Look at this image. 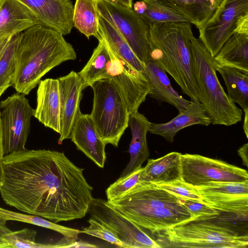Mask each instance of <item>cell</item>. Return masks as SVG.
I'll list each match as a JSON object with an SVG mask.
<instances>
[{"label": "cell", "mask_w": 248, "mask_h": 248, "mask_svg": "<svg viewBox=\"0 0 248 248\" xmlns=\"http://www.w3.org/2000/svg\"><path fill=\"white\" fill-rule=\"evenodd\" d=\"M83 170L63 152H13L1 162L0 195L6 204L55 223L81 218L93 199Z\"/></svg>", "instance_id": "cell-1"}, {"label": "cell", "mask_w": 248, "mask_h": 248, "mask_svg": "<svg viewBox=\"0 0 248 248\" xmlns=\"http://www.w3.org/2000/svg\"><path fill=\"white\" fill-rule=\"evenodd\" d=\"M76 58L74 48L63 34L35 25L19 33L12 86L17 93L27 95L50 70Z\"/></svg>", "instance_id": "cell-2"}, {"label": "cell", "mask_w": 248, "mask_h": 248, "mask_svg": "<svg viewBox=\"0 0 248 248\" xmlns=\"http://www.w3.org/2000/svg\"><path fill=\"white\" fill-rule=\"evenodd\" d=\"M192 34L188 22L150 25L149 60L169 74L184 94L199 102L191 48Z\"/></svg>", "instance_id": "cell-3"}, {"label": "cell", "mask_w": 248, "mask_h": 248, "mask_svg": "<svg viewBox=\"0 0 248 248\" xmlns=\"http://www.w3.org/2000/svg\"><path fill=\"white\" fill-rule=\"evenodd\" d=\"M199 102L213 124L231 126L241 121L243 112L229 97L217 75L214 57L193 34L190 38Z\"/></svg>", "instance_id": "cell-4"}, {"label": "cell", "mask_w": 248, "mask_h": 248, "mask_svg": "<svg viewBox=\"0 0 248 248\" xmlns=\"http://www.w3.org/2000/svg\"><path fill=\"white\" fill-rule=\"evenodd\" d=\"M161 248H247L248 235L216 223L204 216L198 217L157 233Z\"/></svg>", "instance_id": "cell-5"}, {"label": "cell", "mask_w": 248, "mask_h": 248, "mask_svg": "<svg viewBox=\"0 0 248 248\" xmlns=\"http://www.w3.org/2000/svg\"><path fill=\"white\" fill-rule=\"evenodd\" d=\"M90 87L93 98L89 115L105 144L117 147L128 126L130 113L126 104L111 78L98 80Z\"/></svg>", "instance_id": "cell-6"}, {"label": "cell", "mask_w": 248, "mask_h": 248, "mask_svg": "<svg viewBox=\"0 0 248 248\" xmlns=\"http://www.w3.org/2000/svg\"><path fill=\"white\" fill-rule=\"evenodd\" d=\"M198 29L199 39L214 57L234 32L248 33V0H222Z\"/></svg>", "instance_id": "cell-7"}, {"label": "cell", "mask_w": 248, "mask_h": 248, "mask_svg": "<svg viewBox=\"0 0 248 248\" xmlns=\"http://www.w3.org/2000/svg\"><path fill=\"white\" fill-rule=\"evenodd\" d=\"M181 177L196 187L212 182H248L246 170L222 160L196 154H181Z\"/></svg>", "instance_id": "cell-8"}, {"label": "cell", "mask_w": 248, "mask_h": 248, "mask_svg": "<svg viewBox=\"0 0 248 248\" xmlns=\"http://www.w3.org/2000/svg\"><path fill=\"white\" fill-rule=\"evenodd\" d=\"M179 200L157 184L139 182L122 196L108 202L139 226L157 209L178 203Z\"/></svg>", "instance_id": "cell-9"}, {"label": "cell", "mask_w": 248, "mask_h": 248, "mask_svg": "<svg viewBox=\"0 0 248 248\" xmlns=\"http://www.w3.org/2000/svg\"><path fill=\"white\" fill-rule=\"evenodd\" d=\"M34 112L23 93H15L0 102L4 155L26 149Z\"/></svg>", "instance_id": "cell-10"}, {"label": "cell", "mask_w": 248, "mask_h": 248, "mask_svg": "<svg viewBox=\"0 0 248 248\" xmlns=\"http://www.w3.org/2000/svg\"><path fill=\"white\" fill-rule=\"evenodd\" d=\"M98 12L110 18L139 58L145 63L150 59V25L133 9L108 0H97Z\"/></svg>", "instance_id": "cell-11"}, {"label": "cell", "mask_w": 248, "mask_h": 248, "mask_svg": "<svg viewBox=\"0 0 248 248\" xmlns=\"http://www.w3.org/2000/svg\"><path fill=\"white\" fill-rule=\"evenodd\" d=\"M88 213L90 217L112 231L125 248H161L145 230L129 219L107 200L93 198Z\"/></svg>", "instance_id": "cell-12"}, {"label": "cell", "mask_w": 248, "mask_h": 248, "mask_svg": "<svg viewBox=\"0 0 248 248\" xmlns=\"http://www.w3.org/2000/svg\"><path fill=\"white\" fill-rule=\"evenodd\" d=\"M110 57L108 73L123 97L129 113L138 110L151 90L145 75L116 54L103 40Z\"/></svg>", "instance_id": "cell-13"}, {"label": "cell", "mask_w": 248, "mask_h": 248, "mask_svg": "<svg viewBox=\"0 0 248 248\" xmlns=\"http://www.w3.org/2000/svg\"><path fill=\"white\" fill-rule=\"evenodd\" d=\"M32 13L40 24L63 35L74 26V6L71 0H18Z\"/></svg>", "instance_id": "cell-14"}, {"label": "cell", "mask_w": 248, "mask_h": 248, "mask_svg": "<svg viewBox=\"0 0 248 248\" xmlns=\"http://www.w3.org/2000/svg\"><path fill=\"white\" fill-rule=\"evenodd\" d=\"M61 103V129L59 144L70 139L72 127L80 110L79 105L84 87L78 73L71 71L58 78Z\"/></svg>", "instance_id": "cell-15"}, {"label": "cell", "mask_w": 248, "mask_h": 248, "mask_svg": "<svg viewBox=\"0 0 248 248\" xmlns=\"http://www.w3.org/2000/svg\"><path fill=\"white\" fill-rule=\"evenodd\" d=\"M70 139L99 167L103 168L106 160V145L99 136L89 114L78 112L72 129Z\"/></svg>", "instance_id": "cell-16"}, {"label": "cell", "mask_w": 248, "mask_h": 248, "mask_svg": "<svg viewBox=\"0 0 248 248\" xmlns=\"http://www.w3.org/2000/svg\"><path fill=\"white\" fill-rule=\"evenodd\" d=\"M33 116L46 127L60 133L61 103L58 78H46L39 82Z\"/></svg>", "instance_id": "cell-17"}, {"label": "cell", "mask_w": 248, "mask_h": 248, "mask_svg": "<svg viewBox=\"0 0 248 248\" xmlns=\"http://www.w3.org/2000/svg\"><path fill=\"white\" fill-rule=\"evenodd\" d=\"M211 124L212 120L201 103L191 99L187 107L170 121L165 123H152L149 132L173 142L174 137L181 130L195 124L207 126Z\"/></svg>", "instance_id": "cell-18"}, {"label": "cell", "mask_w": 248, "mask_h": 248, "mask_svg": "<svg viewBox=\"0 0 248 248\" xmlns=\"http://www.w3.org/2000/svg\"><path fill=\"white\" fill-rule=\"evenodd\" d=\"M151 124L138 111L129 113L128 126L132 134L128 150L130 160L120 177H125L140 169L143 163L148 158L150 154L146 136Z\"/></svg>", "instance_id": "cell-19"}, {"label": "cell", "mask_w": 248, "mask_h": 248, "mask_svg": "<svg viewBox=\"0 0 248 248\" xmlns=\"http://www.w3.org/2000/svg\"><path fill=\"white\" fill-rule=\"evenodd\" d=\"M208 204L216 214L204 216L205 217L241 235H248V197Z\"/></svg>", "instance_id": "cell-20"}, {"label": "cell", "mask_w": 248, "mask_h": 248, "mask_svg": "<svg viewBox=\"0 0 248 248\" xmlns=\"http://www.w3.org/2000/svg\"><path fill=\"white\" fill-rule=\"evenodd\" d=\"M40 24L30 10L18 0H0V38L13 37Z\"/></svg>", "instance_id": "cell-21"}, {"label": "cell", "mask_w": 248, "mask_h": 248, "mask_svg": "<svg viewBox=\"0 0 248 248\" xmlns=\"http://www.w3.org/2000/svg\"><path fill=\"white\" fill-rule=\"evenodd\" d=\"M144 74L151 85V92L148 94L151 97L173 106L179 112L187 107L190 101L184 98L172 88L166 72L150 60L145 62Z\"/></svg>", "instance_id": "cell-22"}, {"label": "cell", "mask_w": 248, "mask_h": 248, "mask_svg": "<svg viewBox=\"0 0 248 248\" xmlns=\"http://www.w3.org/2000/svg\"><path fill=\"white\" fill-rule=\"evenodd\" d=\"M181 154L173 152L157 159H148L140 172V182L158 184L181 180Z\"/></svg>", "instance_id": "cell-23"}, {"label": "cell", "mask_w": 248, "mask_h": 248, "mask_svg": "<svg viewBox=\"0 0 248 248\" xmlns=\"http://www.w3.org/2000/svg\"><path fill=\"white\" fill-rule=\"evenodd\" d=\"M98 31L94 37L105 41L121 58L138 71L144 74L145 63L135 54L113 22L98 12Z\"/></svg>", "instance_id": "cell-24"}, {"label": "cell", "mask_w": 248, "mask_h": 248, "mask_svg": "<svg viewBox=\"0 0 248 248\" xmlns=\"http://www.w3.org/2000/svg\"><path fill=\"white\" fill-rule=\"evenodd\" d=\"M215 64L248 71V33L234 32L214 57Z\"/></svg>", "instance_id": "cell-25"}, {"label": "cell", "mask_w": 248, "mask_h": 248, "mask_svg": "<svg viewBox=\"0 0 248 248\" xmlns=\"http://www.w3.org/2000/svg\"><path fill=\"white\" fill-rule=\"evenodd\" d=\"M133 9L149 25L165 22H189L165 0H140L134 4Z\"/></svg>", "instance_id": "cell-26"}, {"label": "cell", "mask_w": 248, "mask_h": 248, "mask_svg": "<svg viewBox=\"0 0 248 248\" xmlns=\"http://www.w3.org/2000/svg\"><path fill=\"white\" fill-rule=\"evenodd\" d=\"M215 66L225 82L229 97L238 104L244 112L248 111V71L216 64Z\"/></svg>", "instance_id": "cell-27"}, {"label": "cell", "mask_w": 248, "mask_h": 248, "mask_svg": "<svg viewBox=\"0 0 248 248\" xmlns=\"http://www.w3.org/2000/svg\"><path fill=\"white\" fill-rule=\"evenodd\" d=\"M165 0L199 29L214 14L222 0Z\"/></svg>", "instance_id": "cell-28"}, {"label": "cell", "mask_w": 248, "mask_h": 248, "mask_svg": "<svg viewBox=\"0 0 248 248\" xmlns=\"http://www.w3.org/2000/svg\"><path fill=\"white\" fill-rule=\"evenodd\" d=\"M83 68L78 72L84 88L91 86L94 82L109 77L108 67L110 57L108 48L101 40Z\"/></svg>", "instance_id": "cell-29"}, {"label": "cell", "mask_w": 248, "mask_h": 248, "mask_svg": "<svg viewBox=\"0 0 248 248\" xmlns=\"http://www.w3.org/2000/svg\"><path fill=\"white\" fill-rule=\"evenodd\" d=\"M197 188L206 203L248 197V182H212Z\"/></svg>", "instance_id": "cell-30"}, {"label": "cell", "mask_w": 248, "mask_h": 248, "mask_svg": "<svg viewBox=\"0 0 248 248\" xmlns=\"http://www.w3.org/2000/svg\"><path fill=\"white\" fill-rule=\"evenodd\" d=\"M97 0H76L74 6V26L88 39L98 31Z\"/></svg>", "instance_id": "cell-31"}, {"label": "cell", "mask_w": 248, "mask_h": 248, "mask_svg": "<svg viewBox=\"0 0 248 248\" xmlns=\"http://www.w3.org/2000/svg\"><path fill=\"white\" fill-rule=\"evenodd\" d=\"M8 221L22 222L50 229L61 233L66 238L78 239L81 233L78 229L57 224L38 216L17 213L0 207V222L6 224Z\"/></svg>", "instance_id": "cell-32"}, {"label": "cell", "mask_w": 248, "mask_h": 248, "mask_svg": "<svg viewBox=\"0 0 248 248\" xmlns=\"http://www.w3.org/2000/svg\"><path fill=\"white\" fill-rule=\"evenodd\" d=\"M19 34L11 39L0 57V97L12 86L16 67V49Z\"/></svg>", "instance_id": "cell-33"}, {"label": "cell", "mask_w": 248, "mask_h": 248, "mask_svg": "<svg viewBox=\"0 0 248 248\" xmlns=\"http://www.w3.org/2000/svg\"><path fill=\"white\" fill-rule=\"evenodd\" d=\"M36 232L32 229H23L11 231L2 236V239L8 248H54V244H42L35 241Z\"/></svg>", "instance_id": "cell-34"}, {"label": "cell", "mask_w": 248, "mask_h": 248, "mask_svg": "<svg viewBox=\"0 0 248 248\" xmlns=\"http://www.w3.org/2000/svg\"><path fill=\"white\" fill-rule=\"evenodd\" d=\"M142 167L129 175L119 177L106 189L107 201L109 202L120 198L140 182V174Z\"/></svg>", "instance_id": "cell-35"}, {"label": "cell", "mask_w": 248, "mask_h": 248, "mask_svg": "<svg viewBox=\"0 0 248 248\" xmlns=\"http://www.w3.org/2000/svg\"><path fill=\"white\" fill-rule=\"evenodd\" d=\"M157 185L178 197L204 202L197 188L185 183L182 180Z\"/></svg>", "instance_id": "cell-36"}, {"label": "cell", "mask_w": 248, "mask_h": 248, "mask_svg": "<svg viewBox=\"0 0 248 248\" xmlns=\"http://www.w3.org/2000/svg\"><path fill=\"white\" fill-rule=\"evenodd\" d=\"M88 222L89 223V226L84 228L82 231H80L81 233L98 237L118 247L125 248L124 244L116 234L106 226L92 217L89 219Z\"/></svg>", "instance_id": "cell-37"}, {"label": "cell", "mask_w": 248, "mask_h": 248, "mask_svg": "<svg viewBox=\"0 0 248 248\" xmlns=\"http://www.w3.org/2000/svg\"><path fill=\"white\" fill-rule=\"evenodd\" d=\"M179 201L190 213L192 219L203 216L216 214L215 210L206 202L180 197Z\"/></svg>", "instance_id": "cell-38"}, {"label": "cell", "mask_w": 248, "mask_h": 248, "mask_svg": "<svg viewBox=\"0 0 248 248\" xmlns=\"http://www.w3.org/2000/svg\"><path fill=\"white\" fill-rule=\"evenodd\" d=\"M237 152L242 160L243 164L248 167V143H246L243 145L239 148Z\"/></svg>", "instance_id": "cell-39"}, {"label": "cell", "mask_w": 248, "mask_h": 248, "mask_svg": "<svg viewBox=\"0 0 248 248\" xmlns=\"http://www.w3.org/2000/svg\"><path fill=\"white\" fill-rule=\"evenodd\" d=\"M11 231L6 226V224L0 222V248H8V244L2 239V236Z\"/></svg>", "instance_id": "cell-40"}, {"label": "cell", "mask_w": 248, "mask_h": 248, "mask_svg": "<svg viewBox=\"0 0 248 248\" xmlns=\"http://www.w3.org/2000/svg\"><path fill=\"white\" fill-rule=\"evenodd\" d=\"M12 38L6 37L0 38V57Z\"/></svg>", "instance_id": "cell-41"}, {"label": "cell", "mask_w": 248, "mask_h": 248, "mask_svg": "<svg viewBox=\"0 0 248 248\" xmlns=\"http://www.w3.org/2000/svg\"><path fill=\"white\" fill-rule=\"evenodd\" d=\"M112 2H116L125 6L127 7L132 8L133 0H108Z\"/></svg>", "instance_id": "cell-42"}, {"label": "cell", "mask_w": 248, "mask_h": 248, "mask_svg": "<svg viewBox=\"0 0 248 248\" xmlns=\"http://www.w3.org/2000/svg\"><path fill=\"white\" fill-rule=\"evenodd\" d=\"M2 142V132L0 115V167L3 157L4 156Z\"/></svg>", "instance_id": "cell-43"}, {"label": "cell", "mask_w": 248, "mask_h": 248, "mask_svg": "<svg viewBox=\"0 0 248 248\" xmlns=\"http://www.w3.org/2000/svg\"><path fill=\"white\" fill-rule=\"evenodd\" d=\"M243 129L247 138H248V111L244 112Z\"/></svg>", "instance_id": "cell-44"}]
</instances>
